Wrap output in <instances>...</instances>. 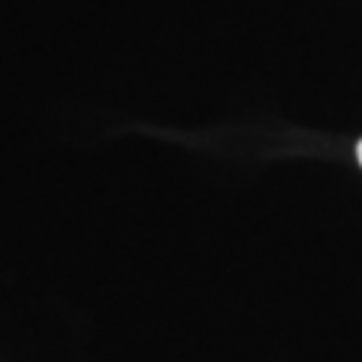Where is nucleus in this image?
I'll return each instance as SVG.
<instances>
[{"label":"nucleus","instance_id":"obj_1","mask_svg":"<svg viewBox=\"0 0 362 362\" xmlns=\"http://www.w3.org/2000/svg\"><path fill=\"white\" fill-rule=\"evenodd\" d=\"M356 157H359V163H362V142L356 145Z\"/></svg>","mask_w":362,"mask_h":362}]
</instances>
